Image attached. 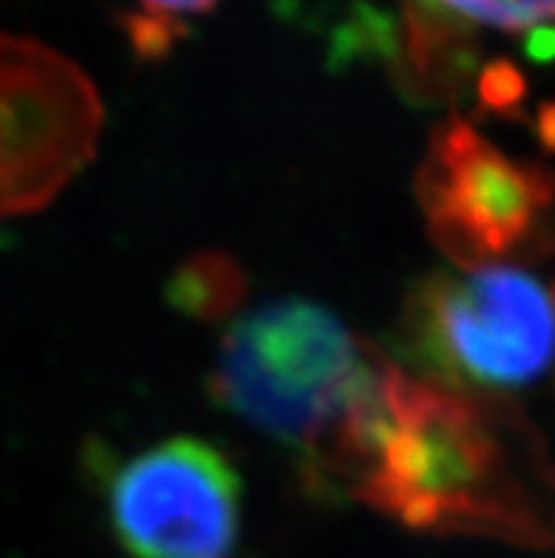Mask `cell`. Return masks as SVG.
I'll return each instance as SVG.
<instances>
[{"label": "cell", "mask_w": 555, "mask_h": 558, "mask_svg": "<svg viewBox=\"0 0 555 558\" xmlns=\"http://www.w3.org/2000/svg\"><path fill=\"white\" fill-rule=\"evenodd\" d=\"M315 480L422 533L555 545V468L530 425L388 357Z\"/></svg>", "instance_id": "obj_1"}, {"label": "cell", "mask_w": 555, "mask_h": 558, "mask_svg": "<svg viewBox=\"0 0 555 558\" xmlns=\"http://www.w3.org/2000/svg\"><path fill=\"white\" fill-rule=\"evenodd\" d=\"M386 354L310 301H275L227 329L210 375V395L230 414L298 448L317 476Z\"/></svg>", "instance_id": "obj_2"}, {"label": "cell", "mask_w": 555, "mask_h": 558, "mask_svg": "<svg viewBox=\"0 0 555 558\" xmlns=\"http://www.w3.org/2000/svg\"><path fill=\"white\" fill-rule=\"evenodd\" d=\"M406 338L429 380L464 391L528 386L555 357V298L528 272H434L406 306Z\"/></svg>", "instance_id": "obj_3"}, {"label": "cell", "mask_w": 555, "mask_h": 558, "mask_svg": "<svg viewBox=\"0 0 555 558\" xmlns=\"http://www.w3.org/2000/svg\"><path fill=\"white\" fill-rule=\"evenodd\" d=\"M414 187L431 239L459 269L555 250L553 170L507 156L464 120L431 134Z\"/></svg>", "instance_id": "obj_4"}, {"label": "cell", "mask_w": 555, "mask_h": 558, "mask_svg": "<svg viewBox=\"0 0 555 558\" xmlns=\"http://www.w3.org/2000/svg\"><path fill=\"white\" fill-rule=\"evenodd\" d=\"M99 106L65 60L0 37V219L40 210L97 150Z\"/></svg>", "instance_id": "obj_5"}, {"label": "cell", "mask_w": 555, "mask_h": 558, "mask_svg": "<svg viewBox=\"0 0 555 558\" xmlns=\"http://www.w3.org/2000/svg\"><path fill=\"white\" fill-rule=\"evenodd\" d=\"M108 517L128 556L225 558L239 533V474L204 439H165L113 471Z\"/></svg>", "instance_id": "obj_6"}, {"label": "cell", "mask_w": 555, "mask_h": 558, "mask_svg": "<svg viewBox=\"0 0 555 558\" xmlns=\"http://www.w3.org/2000/svg\"><path fill=\"white\" fill-rule=\"evenodd\" d=\"M244 295V276L227 255L190 258L170 283V301L193 318L218 320L230 315Z\"/></svg>", "instance_id": "obj_7"}, {"label": "cell", "mask_w": 555, "mask_h": 558, "mask_svg": "<svg viewBox=\"0 0 555 558\" xmlns=\"http://www.w3.org/2000/svg\"><path fill=\"white\" fill-rule=\"evenodd\" d=\"M434 21L468 23V26L502 28V32H535L555 26V0H417Z\"/></svg>", "instance_id": "obj_8"}, {"label": "cell", "mask_w": 555, "mask_h": 558, "mask_svg": "<svg viewBox=\"0 0 555 558\" xmlns=\"http://www.w3.org/2000/svg\"><path fill=\"white\" fill-rule=\"evenodd\" d=\"M125 32L134 43V49L140 57H165L173 46L177 37L184 35V28L170 17H159V14H128Z\"/></svg>", "instance_id": "obj_9"}, {"label": "cell", "mask_w": 555, "mask_h": 558, "mask_svg": "<svg viewBox=\"0 0 555 558\" xmlns=\"http://www.w3.org/2000/svg\"><path fill=\"white\" fill-rule=\"evenodd\" d=\"M479 94L485 99V106L496 108V111H510L524 97V77H521L516 65L496 60V63H491L482 71Z\"/></svg>", "instance_id": "obj_10"}, {"label": "cell", "mask_w": 555, "mask_h": 558, "mask_svg": "<svg viewBox=\"0 0 555 558\" xmlns=\"http://www.w3.org/2000/svg\"><path fill=\"white\" fill-rule=\"evenodd\" d=\"M148 7V14H159V17H177L182 12H204L210 9L216 0H142Z\"/></svg>", "instance_id": "obj_11"}, {"label": "cell", "mask_w": 555, "mask_h": 558, "mask_svg": "<svg viewBox=\"0 0 555 558\" xmlns=\"http://www.w3.org/2000/svg\"><path fill=\"white\" fill-rule=\"evenodd\" d=\"M524 49L533 60H553L555 57V26H542L530 32Z\"/></svg>", "instance_id": "obj_12"}, {"label": "cell", "mask_w": 555, "mask_h": 558, "mask_svg": "<svg viewBox=\"0 0 555 558\" xmlns=\"http://www.w3.org/2000/svg\"><path fill=\"white\" fill-rule=\"evenodd\" d=\"M542 136L555 145V106H547L542 111Z\"/></svg>", "instance_id": "obj_13"}]
</instances>
